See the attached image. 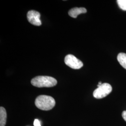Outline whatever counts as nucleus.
Masks as SVG:
<instances>
[{"instance_id": "nucleus-10", "label": "nucleus", "mask_w": 126, "mask_h": 126, "mask_svg": "<svg viewBox=\"0 0 126 126\" xmlns=\"http://www.w3.org/2000/svg\"><path fill=\"white\" fill-rule=\"evenodd\" d=\"M34 126H41L40 122L38 119H35L34 122Z\"/></svg>"}, {"instance_id": "nucleus-11", "label": "nucleus", "mask_w": 126, "mask_h": 126, "mask_svg": "<svg viewBox=\"0 0 126 126\" xmlns=\"http://www.w3.org/2000/svg\"><path fill=\"white\" fill-rule=\"evenodd\" d=\"M122 116L126 122V111H124L122 113Z\"/></svg>"}, {"instance_id": "nucleus-9", "label": "nucleus", "mask_w": 126, "mask_h": 126, "mask_svg": "<svg viewBox=\"0 0 126 126\" xmlns=\"http://www.w3.org/2000/svg\"><path fill=\"white\" fill-rule=\"evenodd\" d=\"M117 2L120 9L126 10V0H118Z\"/></svg>"}, {"instance_id": "nucleus-6", "label": "nucleus", "mask_w": 126, "mask_h": 126, "mask_svg": "<svg viewBox=\"0 0 126 126\" xmlns=\"http://www.w3.org/2000/svg\"><path fill=\"white\" fill-rule=\"evenodd\" d=\"M87 10L85 8H74L70 9L69 12V15L72 18H76L78 16L81 14L86 13Z\"/></svg>"}, {"instance_id": "nucleus-2", "label": "nucleus", "mask_w": 126, "mask_h": 126, "mask_svg": "<svg viewBox=\"0 0 126 126\" xmlns=\"http://www.w3.org/2000/svg\"><path fill=\"white\" fill-rule=\"evenodd\" d=\"M31 83L37 87H51L57 85V81L51 77L38 76L32 79Z\"/></svg>"}, {"instance_id": "nucleus-8", "label": "nucleus", "mask_w": 126, "mask_h": 126, "mask_svg": "<svg viewBox=\"0 0 126 126\" xmlns=\"http://www.w3.org/2000/svg\"><path fill=\"white\" fill-rule=\"evenodd\" d=\"M117 60L120 64L124 68L126 69V54L120 53L118 55Z\"/></svg>"}, {"instance_id": "nucleus-1", "label": "nucleus", "mask_w": 126, "mask_h": 126, "mask_svg": "<svg viewBox=\"0 0 126 126\" xmlns=\"http://www.w3.org/2000/svg\"><path fill=\"white\" fill-rule=\"evenodd\" d=\"M35 104L36 107L41 110L48 111L54 108L56 102L54 98L51 96L41 95L36 98Z\"/></svg>"}, {"instance_id": "nucleus-12", "label": "nucleus", "mask_w": 126, "mask_h": 126, "mask_svg": "<svg viewBox=\"0 0 126 126\" xmlns=\"http://www.w3.org/2000/svg\"><path fill=\"white\" fill-rule=\"evenodd\" d=\"M102 84L101 82H99V84H98V85H100H100H101Z\"/></svg>"}, {"instance_id": "nucleus-3", "label": "nucleus", "mask_w": 126, "mask_h": 126, "mask_svg": "<svg viewBox=\"0 0 126 126\" xmlns=\"http://www.w3.org/2000/svg\"><path fill=\"white\" fill-rule=\"evenodd\" d=\"M112 91V87L108 83H103L93 93L94 97L98 99L103 98L111 93Z\"/></svg>"}, {"instance_id": "nucleus-4", "label": "nucleus", "mask_w": 126, "mask_h": 126, "mask_svg": "<svg viewBox=\"0 0 126 126\" xmlns=\"http://www.w3.org/2000/svg\"><path fill=\"white\" fill-rule=\"evenodd\" d=\"M65 63L73 69H79L83 66V63L80 60L74 55L68 54L64 58Z\"/></svg>"}, {"instance_id": "nucleus-7", "label": "nucleus", "mask_w": 126, "mask_h": 126, "mask_svg": "<svg viewBox=\"0 0 126 126\" xmlns=\"http://www.w3.org/2000/svg\"><path fill=\"white\" fill-rule=\"evenodd\" d=\"M7 113L3 107L0 108V126H5L6 123Z\"/></svg>"}, {"instance_id": "nucleus-5", "label": "nucleus", "mask_w": 126, "mask_h": 126, "mask_svg": "<svg viewBox=\"0 0 126 126\" xmlns=\"http://www.w3.org/2000/svg\"><path fill=\"white\" fill-rule=\"evenodd\" d=\"M27 17L28 21L32 24L37 26L41 25L40 14L38 11L33 10L29 11L27 13Z\"/></svg>"}]
</instances>
